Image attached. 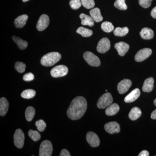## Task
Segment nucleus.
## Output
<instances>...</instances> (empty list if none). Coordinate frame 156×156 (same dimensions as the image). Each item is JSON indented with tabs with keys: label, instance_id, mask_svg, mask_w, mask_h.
<instances>
[{
	"label": "nucleus",
	"instance_id": "f8f14e48",
	"mask_svg": "<svg viewBox=\"0 0 156 156\" xmlns=\"http://www.w3.org/2000/svg\"><path fill=\"white\" fill-rule=\"evenodd\" d=\"M132 85V82L128 79H124L120 82L118 85V90L120 94H124L130 89Z\"/></svg>",
	"mask_w": 156,
	"mask_h": 156
},
{
	"label": "nucleus",
	"instance_id": "f03ea898",
	"mask_svg": "<svg viewBox=\"0 0 156 156\" xmlns=\"http://www.w3.org/2000/svg\"><path fill=\"white\" fill-rule=\"evenodd\" d=\"M61 58V55L58 52H51L44 55L41 59V64L45 66H53Z\"/></svg>",
	"mask_w": 156,
	"mask_h": 156
},
{
	"label": "nucleus",
	"instance_id": "423d86ee",
	"mask_svg": "<svg viewBox=\"0 0 156 156\" xmlns=\"http://www.w3.org/2000/svg\"><path fill=\"white\" fill-rule=\"evenodd\" d=\"M83 57L87 63L91 66L98 67L100 65V59L92 52L89 51L85 52Z\"/></svg>",
	"mask_w": 156,
	"mask_h": 156
},
{
	"label": "nucleus",
	"instance_id": "f257e3e1",
	"mask_svg": "<svg viewBox=\"0 0 156 156\" xmlns=\"http://www.w3.org/2000/svg\"><path fill=\"white\" fill-rule=\"evenodd\" d=\"M87 100L83 96H78L74 98L71 102L68 109V117L72 120H77L81 119L87 111Z\"/></svg>",
	"mask_w": 156,
	"mask_h": 156
},
{
	"label": "nucleus",
	"instance_id": "37998d69",
	"mask_svg": "<svg viewBox=\"0 0 156 156\" xmlns=\"http://www.w3.org/2000/svg\"><path fill=\"white\" fill-rule=\"evenodd\" d=\"M23 2H27V1H29V0H22Z\"/></svg>",
	"mask_w": 156,
	"mask_h": 156
},
{
	"label": "nucleus",
	"instance_id": "393cba45",
	"mask_svg": "<svg viewBox=\"0 0 156 156\" xmlns=\"http://www.w3.org/2000/svg\"><path fill=\"white\" fill-rule=\"evenodd\" d=\"M35 114V110L32 106H29L25 111V118L28 122H30L34 119Z\"/></svg>",
	"mask_w": 156,
	"mask_h": 156
},
{
	"label": "nucleus",
	"instance_id": "bb28decb",
	"mask_svg": "<svg viewBox=\"0 0 156 156\" xmlns=\"http://www.w3.org/2000/svg\"><path fill=\"white\" fill-rule=\"evenodd\" d=\"M129 29L127 27H118L116 28L114 30V34L116 36L123 37L128 34Z\"/></svg>",
	"mask_w": 156,
	"mask_h": 156
},
{
	"label": "nucleus",
	"instance_id": "2f4dec72",
	"mask_svg": "<svg viewBox=\"0 0 156 156\" xmlns=\"http://www.w3.org/2000/svg\"><path fill=\"white\" fill-rule=\"evenodd\" d=\"M82 5L87 9H91L95 5L94 0H81Z\"/></svg>",
	"mask_w": 156,
	"mask_h": 156
},
{
	"label": "nucleus",
	"instance_id": "4468645a",
	"mask_svg": "<svg viewBox=\"0 0 156 156\" xmlns=\"http://www.w3.org/2000/svg\"><path fill=\"white\" fill-rule=\"evenodd\" d=\"M115 48L118 51L120 56H123L126 55L129 49V45L124 42L116 43L115 45Z\"/></svg>",
	"mask_w": 156,
	"mask_h": 156
},
{
	"label": "nucleus",
	"instance_id": "ddd939ff",
	"mask_svg": "<svg viewBox=\"0 0 156 156\" xmlns=\"http://www.w3.org/2000/svg\"><path fill=\"white\" fill-rule=\"evenodd\" d=\"M105 129L109 134H116L120 132V126L116 122H110L105 125Z\"/></svg>",
	"mask_w": 156,
	"mask_h": 156
},
{
	"label": "nucleus",
	"instance_id": "9d476101",
	"mask_svg": "<svg viewBox=\"0 0 156 156\" xmlns=\"http://www.w3.org/2000/svg\"><path fill=\"white\" fill-rule=\"evenodd\" d=\"M50 23V19L47 14H42L39 18L37 24V29L38 30L41 31L48 27Z\"/></svg>",
	"mask_w": 156,
	"mask_h": 156
},
{
	"label": "nucleus",
	"instance_id": "5701e85b",
	"mask_svg": "<svg viewBox=\"0 0 156 156\" xmlns=\"http://www.w3.org/2000/svg\"><path fill=\"white\" fill-rule=\"evenodd\" d=\"M141 114L142 112L140 109L139 108L135 107L131 109L128 115V116L129 119L132 121H135L141 116Z\"/></svg>",
	"mask_w": 156,
	"mask_h": 156
},
{
	"label": "nucleus",
	"instance_id": "4c0bfd02",
	"mask_svg": "<svg viewBox=\"0 0 156 156\" xmlns=\"http://www.w3.org/2000/svg\"><path fill=\"white\" fill-rule=\"evenodd\" d=\"M60 156H70L71 155L70 154L69 151L66 149H63L60 152Z\"/></svg>",
	"mask_w": 156,
	"mask_h": 156
},
{
	"label": "nucleus",
	"instance_id": "ea45409f",
	"mask_svg": "<svg viewBox=\"0 0 156 156\" xmlns=\"http://www.w3.org/2000/svg\"><path fill=\"white\" fill-rule=\"evenodd\" d=\"M151 16L154 18H156V6L151 11Z\"/></svg>",
	"mask_w": 156,
	"mask_h": 156
},
{
	"label": "nucleus",
	"instance_id": "1a4fd4ad",
	"mask_svg": "<svg viewBox=\"0 0 156 156\" xmlns=\"http://www.w3.org/2000/svg\"><path fill=\"white\" fill-rule=\"evenodd\" d=\"M111 47L110 41L107 38H103L99 41L98 44L97 50L101 53L107 52Z\"/></svg>",
	"mask_w": 156,
	"mask_h": 156
},
{
	"label": "nucleus",
	"instance_id": "c756f323",
	"mask_svg": "<svg viewBox=\"0 0 156 156\" xmlns=\"http://www.w3.org/2000/svg\"><path fill=\"white\" fill-rule=\"evenodd\" d=\"M29 136L34 141H38L41 138V135L37 131L30 130L28 132Z\"/></svg>",
	"mask_w": 156,
	"mask_h": 156
},
{
	"label": "nucleus",
	"instance_id": "c9c22d12",
	"mask_svg": "<svg viewBox=\"0 0 156 156\" xmlns=\"http://www.w3.org/2000/svg\"><path fill=\"white\" fill-rule=\"evenodd\" d=\"M153 0H139V5L142 8L147 9L151 5Z\"/></svg>",
	"mask_w": 156,
	"mask_h": 156
},
{
	"label": "nucleus",
	"instance_id": "a19ab883",
	"mask_svg": "<svg viewBox=\"0 0 156 156\" xmlns=\"http://www.w3.org/2000/svg\"><path fill=\"white\" fill-rule=\"evenodd\" d=\"M151 117V118L152 119H156V109L155 110H154L152 112Z\"/></svg>",
	"mask_w": 156,
	"mask_h": 156
},
{
	"label": "nucleus",
	"instance_id": "c85d7f7f",
	"mask_svg": "<svg viewBox=\"0 0 156 156\" xmlns=\"http://www.w3.org/2000/svg\"><path fill=\"white\" fill-rule=\"evenodd\" d=\"M101 28L105 32L110 33L114 30V27L111 23L105 21L101 24Z\"/></svg>",
	"mask_w": 156,
	"mask_h": 156
},
{
	"label": "nucleus",
	"instance_id": "dca6fc26",
	"mask_svg": "<svg viewBox=\"0 0 156 156\" xmlns=\"http://www.w3.org/2000/svg\"><path fill=\"white\" fill-rule=\"evenodd\" d=\"M28 18V16L26 14H23L17 17L14 20L15 27L17 28H22L25 25Z\"/></svg>",
	"mask_w": 156,
	"mask_h": 156
},
{
	"label": "nucleus",
	"instance_id": "aec40b11",
	"mask_svg": "<svg viewBox=\"0 0 156 156\" xmlns=\"http://www.w3.org/2000/svg\"><path fill=\"white\" fill-rule=\"evenodd\" d=\"M140 34L141 37L144 40H151L154 37L153 30L147 27L143 28L140 33Z\"/></svg>",
	"mask_w": 156,
	"mask_h": 156
},
{
	"label": "nucleus",
	"instance_id": "9b49d317",
	"mask_svg": "<svg viewBox=\"0 0 156 156\" xmlns=\"http://www.w3.org/2000/svg\"><path fill=\"white\" fill-rule=\"evenodd\" d=\"M87 140L89 145L93 147H97L100 144V139L98 136L92 131L87 133Z\"/></svg>",
	"mask_w": 156,
	"mask_h": 156
},
{
	"label": "nucleus",
	"instance_id": "79ce46f5",
	"mask_svg": "<svg viewBox=\"0 0 156 156\" xmlns=\"http://www.w3.org/2000/svg\"><path fill=\"white\" fill-rule=\"evenodd\" d=\"M154 105L156 106V98L154 100Z\"/></svg>",
	"mask_w": 156,
	"mask_h": 156
},
{
	"label": "nucleus",
	"instance_id": "39448f33",
	"mask_svg": "<svg viewBox=\"0 0 156 156\" xmlns=\"http://www.w3.org/2000/svg\"><path fill=\"white\" fill-rule=\"evenodd\" d=\"M68 69L63 65H58L53 68L50 71V74L54 78L61 77L67 74Z\"/></svg>",
	"mask_w": 156,
	"mask_h": 156
},
{
	"label": "nucleus",
	"instance_id": "58836bf2",
	"mask_svg": "<svg viewBox=\"0 0 156 156\" xmlns=\"http://www.w3.org/2000/svg\"><path fill=\"white\" fill-rule=\"evenodd\" d=\"M149 156V153L148 151L144 150L140 152L138 155V156Z\"/></svg>",
	"mask_w": 156,
	"mask_h": 156
},
{
	"label": "nucleus",
	"instance_id": "473e14b6",
	"mask_svg": "<svg viewBox=\"0 0 156 156\" xmlns=\"http://www.w3.org/2000/svg\"><path fill=\"white\" fill-rule=\"evenodd\" d=\"M15 69L19 73H23L24 72L25 70L26 65L23 62H17L15 63L14 66Z\"/></svg>",
	"mask_w": 156,
	"mask_h": 156
},
{
	"label": "nucleus",
	"instance_id": "a211bd4d",
	"mask_svg": "<svg viewBox=\"0 0 156 156\" xmlns=\"http://www.w3.org/2000/svg\"><path fill=\"white\" fill-rule=\"evenodd\" d=\"M9 102L5 98H1L0 99V115L1 116L5 115L9 110Z\"/></svg>",
	"mask_w": 156,
	"mask_h": 156
},
{
	"label": "nucleus",
	"instance_id": "cd10ccee",
	"mask_svg": "<svg viewBox=\"0 0 156 156\" xmlns=\"http://www.w3.org/2000/svg\"><path fill=\"white\" fill-rule=\"evenodd\" d=\"M35 91L33 89H28L24 90L21 93V96L23 98L25 99H30V98H33L35 96Z\"/></svg>",
	"mask_w": 156,
	"mask_h": 156
},
{
	"label": "nucleus",
	"instance_id": "a878e982",
	"mask_svg": "<svg viewBox=\"0 0 156 156\" xmlns=\"http://www.w3.org/2000/svg\"><path fill=\"white\" fill-rule=\"evenodd\" d=\"M77 33L80 34L82 36L87 37L91 36L93 34V32L91 30L85 28L83 27H79L76 30Z\"/></svg>",
	"mask_w": 156,
	"mask_h": 156
},
{
	"label": "nucleus",
	"instance_id": "412c9836",
	"mask_svg": "<svg viewBox=\"0 0 156 156\" xmlns=\"http://www.w3.org/2000/svg\"><path fill=\"white\" fill-rule=\"evenodd\" d=\"M90 16L96 22H101L103 20V17L101 14L100 9L96 8L92 9L89 12Z\"/></svg>",
	"mask_w": 156,
	"mask_h": 156
},
{
	"label": "nucleus",
	"instance_id": "6ab92c4d",
	"mask_svg": "<svg viewBox=\"0 0 156 156\" xmlns=\"http://www.w3.org/2000/svg\"><path fill=\"white\" fill-rule=\"evenodd\" d=\"M80 17L81 19V23L82 25H87L90 27H92L94 25L95 21L91 16L82 13L80 14Z\"/></svg>",
	"mask_w": 156,
	"mask_h": 156
},
{
	"label": "nucleus",
	"instance_id": "f3484780",
	"mask_svg": "<svg viewBox=\"0 0 156 156\" xmlns=\"http://www.w3.org/2000/svg\"><path fill=\"white\" fill-rule=\"evenodd\" d=\"M154 79L153 77L147 78L144 81L142 87L143 92H150L152 91L154 87Z\"/></svg>",
	"mask_w": 156,
	"mask_h": 156
},
{
	"label": "nucleus",
	"instance_id": "7ed1b4c3",
	"mask_svg": "<svg viewBox=\"0 0 156 156\" xmlns=\"http://www.w3.org/2000/svg\"><path fill=\"white\" fill-rule=\"evenodd\" d=\"M113 101L112 96L109 92L105 93L101 96L97 103L98 107L100 109H104L109 106Z\"/></svg>",
	"mask_w": 156,
	"mask_h": 156
},
{
	"label": "nucleus",
	"instance_id": "2eb2a0df",
	"mask_svg": "<svg viewBox=\"0 0 156 156\" xmlns=\"http://www.w3.org/2000/svg\"><path fill=\"white\" fill-rule=\"evenodd\" d=\"M140 95V90L139 89H135L131 91L128 95L125 97V102L126 103H131L136 100Z\"/></svg>",
	"mask_w": 156,
	"mask_h": 156
},
{
	"label": "nucleus",
	"instance_id": "e433bc0d",
	"mask_svg": "<svg viewBox=\"0 0 156 156\" xmlns=\"http://www.w3.org/2000/svg\"><path fill=\"white\" fill-rule=\"evenodd\" d=\"M34 79V76L32 73H29L26 74L23 76V80L26 82H30L33 80Z\"/></svg>",
	"mask_w": 156,
	"mask_h": 156
},
{
	"label": "nucleus",
	"instance_id": "4be33fe9",
	"mask_svg": "<svg viewBox=\"0 0 156 156\" xmlns=\"http://www.w3.org/2000/svg\"><path fill=\"white\" fill-rule=\"evenodd\" d=\"M120 107L116 103L112 104L111 105L108 107L105 110V114L108 116H113L117 114L119 112Z\"/></svg>",
	"mask_w": 156,
	"mask_h": 156
},
{
	"label": "nucleus",
	"instance_id": "6e6552de",
	"mask_svg": "<svg viewBox=\"0 0 156 156\" xmlns=\"http://www.w3.org/2000/svg\"><path fill=\"white\" fill-rule=\"evenodd\" d=\"M152 52V50L150 48H144L140 50L135 55V61L137 62L144 61L151 55Z\"/></svg>",
	"mask_w": 156,
	"mask_h": 156
},
{
	"label": "nucleus",
	"instance_id": "72a5a7b5",
	"mask_svg": "<svg viewBox=\"0 0 156 156\" xmlns=\"http://www.w3.org/2000/svg\"><path fill=\"white\" fill-rule=\"evenodd\" d=\"M35 125L38 130L40 132H42V131H44L45 128L47 127V125L44 121L41 119L37 121L36 122Z\"/></svg>",
	"mask_w": 156,
	"mask_h": 156
},
{
	"label": "nucleus",
	"instance_id": "7c9ffc66",
	"mask_svg": "<svg viewBox=\"0 0 156 156\" xmlns=\"http://www.w3.org/2000/svg\"><path fill=\"white\" fill-rule=\"evenodd\" d=\"M126 0H116L114 3V6L117 9L120 10H126L127 9V6L125 3Z\"/></svg>",
	"mask_w": 156,
	"mask_h": 156
},
{
	"label": "nucleus",
	"instance_id": "0eeeda50",
	"mask_svg": "<svg viewBox=\"0 0 156 156\" xmlns=\"http://www.w3.org/2000/svg\"><path fill=\"white\" fill-rule=\"evenodd\" d=\"M24 134L22 130L20 129H17L14 135V141L15 146L18 148H22L24 145Z\"/></svg>",
	"mask_w": 156,
	"mask_h": 156
},
{
	"label": "nucleus",
	"instance_id": "20e7f679",
	"mask_svg": "<svg viewBox=\"0 0 156 156\" xmlns=\"http://www.w3.org/2000/svg\"><path fill=\"white\" fill-rule=\"evenodd\" d=\"M52 143L48 140H45L41 144L39 150V156H51L53 153Z\"/></svg>",
	"mask_w": 156,
	"mask_h": 156
},
{
	"label": "nucleus",
	"instance_id": "f704fd0d",
	"mask_svg": "<svg viewBox=\"0 0 156 156\" xmlns=\"http://www.w3.org/2000/svg\"><path fill=\"white\" fill-rule=\"evenodd\" d=\"M69 5L71 8L74 10L80 9L82 5L81 0H71L69 2Z\"/></svg>",
	"mask_w": 156,
	"mask_h": 156
},
{
	"label": "nucleus",
	"instance_id": "b1692460",
	"mask_svg": "<svg viewBox=\"0 0 156 156\" xmlns=\"http://www.w3.org/2000/svg\"><path fill=\"white\" fill-rule=\"evenodd\" d=\"M12 39L17 44L18 48L20 50H24L27 48L28 43L26 41H23L20 38L16 36H13Z\"/></svg>",
	"mask_w": 156,
	"mask_h": 156
}]
</instances>
